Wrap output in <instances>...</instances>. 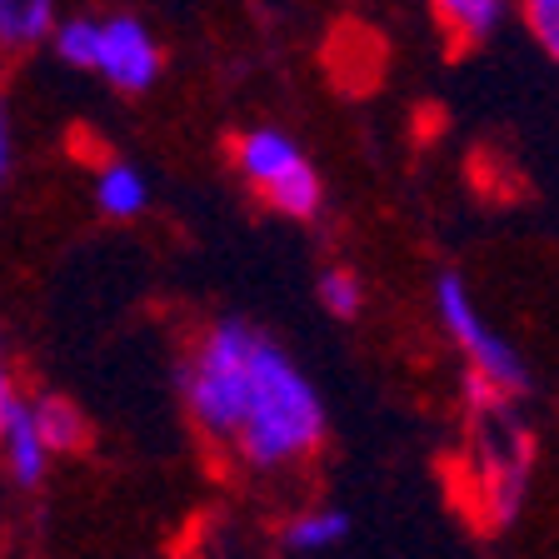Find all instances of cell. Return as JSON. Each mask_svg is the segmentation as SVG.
<instances>
[{"label": "cell", "instance_id": "obj_1", "mask_svg": "<svg viewBox=\"0 0 559 559\" xmlns=\"http://www.w3.org/2000/svg\"><path fill=\"white\" fill-rule=\"evenodd\" d=\"M180 400L205 444L250 475H285L325 450L330 415L314 380L270 330L240 314L200 325L180 360Z\"/></svg>", "mask_w": 559, "mask_h": 559}, {"label": "cell", "instance_id": "obj_2", "mask_svg": "<svg viewBox=\"0 0 559 559\" xmlns=\"http://www.w3.org/2000/svg\"><path fill=\"white\" fill-rule=\"evenodd\" d=\"M465 405L475 425L469 450V485H475V514L485 530H510L530 495V465H535V435L524 430L520 405L495 395L489 384L465 374Z\"/></svg>", "mask_w": 559, "mask_h": 559}, {"label": "cell", "instance_id": "obj_3", "mask_svg": "<svg viewBox=\"0 0 559 559\" xmlns=\"http://www.w3.org/2000/svg\"><path fill=\"white\" fill-rule=\"evenodd\" d=\"M230 165L275 215L314 221L325 210V180L295 135L280 126H250L230 140Z\"/></svg>", "mask_w": 559, "mask_h": 559}, {"label": "cell", "instance_id": "obj_4", "mask_svg": "<svg viewBox=\"0 0 559 559\" xmlns=\"http://www.w3.org/2000/svg\"><path fill=\"white\" fill-rule=\"evenodd\" d=\"M435 314H440L444 335L454 340V349L465 355L469 380L489 384L495 395L514 400V405L535 390V374H530L524 355L479 314V305H475V295H469L460 270H440V275H435Z\"/></svg>", "mask_w": 559, "mask_h": 559}, {"label": "cell", "instance_id": "obj_5", "mask_svg": "<svg viewBox=\"0 0 559 559\" xmlns=\"http://www.w3.org/2000/svg\"><path fill=\"white\" fill-rule=\"evenodd\" d=\"M91 75H100L110 91L120 95H145L160 85L165 75V50L155 40V31L140 15L116 11L95 15V60Z\"/></svg>", "mask_w": 559, "mask_h": 559}, {"label": "cell", "instance_id": "obj_6", "mask_svg": "<svg viewBox=\"0 0 559 559\" xmlns=\"http://www.w3.org/2000/svg\"><path fill=\"white\" fill-rule=\"evenodd\" d=\"M91 200L105 221H140L151 210V175L140 170L135 160H100L91 180Z\"/></svg>", "mask_w": 559, "mask_h": 559}, {"label": "cell", "instance_id": "obj_7", "mask_svg": "<svg viewBox=\"0 0 559 559\" xmlns=\"http://www.w3.org/2000/svg\"><path fill=\"white\" fill-rule=\"evenodd\" d=\"M60 0H0V60H21L50 40Z\"/></svg>", "mask_w": 559, "mask_h": 559}, {"label": "cell", "instance_id": "obj_8", "mask_svg": "<svg viewBox=\"0 0 559 559\" xmlns=\"http://www.w3.org/2000/svg\"><path fill=\"white\" fill-rule=\"evenodd\" d=\"M31 425L50 460H56V454H81L85 444H91V419L66 395H31Z\"/></svg>", "mask_w": 559, "mask_h": 559}, {"label": "cell", "instance_id": "obj_9", "mask_svg": "<svg viewBox=\"0 0 559 559\" xmlns=\"http://www.w3.org/2000/svg\"><path fill=\"white\" fill-rule=\"evenodd\" d=\"M349 539V514L335 504H305L280 524V545L290 555H330L335 545Z\"/></svg>", "mask_w": 559, "mask_h": 559}, {"label": "cell", "instance_id": "obj_10", "mask_svg": "<svg viewBox=\"0 0 559 559\" xmlns=\"http://www.w3.org/2000/svg\"><path fill=\"white\" fill-rule=\"evenodd\" d=\"M435 21L460 40V46H489L510 21V0H430Z\"/></svg>", "mask_w": 559, "mask_h": 559}, {"label": "cell", "instance_id": "obj_11", "mask_svg": "<svg viewBox=\"0 0 559 559\" xmlns=\"http://www.w3.org/2000/svg\"><path fill=\"white\" fill-rule=\"evenodd\" d=\"M314 300L325 305V314H335V320H355L365 310V280L349 265H325L314 275Z\"/></svg>", "mask_w": 559, "mask_h": 559}, {"label": "cell", "instance_id": "obj_12", "mask_svg": "<svg viewBox=\"0 0 559 559\" xmlns=\"http://www.w3.org/2000/svg\"><path fill=\"white\" fill-rule=\"evenodd\" d=\"M46 46L56 50L60 66L91 70V60H95V15H60Z\"/></svg>", "mask_w": 559, "mask_h": 559}, {"label": "cell", "instance_id": "obj_13", "mask_svg": "<svg viewBox=\"0 0 559 559\" xmlns=\"http://www.w3.org/2000/svg\"><path fill=\"white\" fill-rule=\"evenodd\" d=\"M520 21L545 56L559 50V0H520Z\"/></svg>", "mask_w": 559, "mask_h": 559}, {"label": "cell", "instance_id": "obj_14", "mask_svg": "<svg viewBox=\"0 0 559 559\" xmlns=\"http://www.w3.org/2000/svg\"><path fill=\"white\" fill-rule=\"evenodd\" d=\"M15 170H21V135H15V116H11V100L0 95V195L11 190Z\"/></svg>", "mask_w": 559, "mask_h": 559}]
</instances>
